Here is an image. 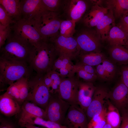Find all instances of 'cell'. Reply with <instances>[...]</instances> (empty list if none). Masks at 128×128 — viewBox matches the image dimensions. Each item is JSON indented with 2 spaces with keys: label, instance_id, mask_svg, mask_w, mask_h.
<instances>
[{
  "label": "cell",
  "instance_id": "obj_44",
  "mask_svg": "<svg viewBox=\"0 0 128 128\" xmlns=\"http://www.w3.org/2000/svg\"><path fill=\"white\" fill-rule=\"evenodd\" d=\"M26 128H44L43 127H40L36 126L35 125L30 124H25L23 127Z\"/></svg>",
  "mask_w": 128,
  "mask_h": 128
},
{
  "label": "cell",
  "instance_id": "obj_36",
  "mask_svg": "<svg viewBox=\"0 0 128 128\" xmlns=\"http://www.w3.org/2000/svg\"><path fill=\"white\" fill-rule=\"evenodd\" d=\"M44 6L48 11L58 12L61 0H42Z\"/></svg>",
  "mask_w": 128,
  "mask_h": 128
},
{
  "label": "cell",
  "instance_id": "obj_13",
  "mask_svg": "<svg viewBox=\"0 0 128 128\" xmlns=\"http://www.w3.org/2000/svg\"><path fill=\"white\" fill-rule=\"evenodd\" d=\"M88 121L85 113L77 104L71 105L63 125L69 128H87Z\"/></svg>",
  "mask_w": 128,
  "mask_h": 128
},
{
  "label": "cell",
  "instance_id": "obj_29",
  "mask_svg": "<svg viewBox=\"0 0 128 128\" xmlns=\"http://www.w3.org/2000/svg\"><path fill=\"white\" fill-rule=\"evenodd\" d=\"M105 106L99 113L94 115L88 122L87 128H103L106 123Z\"/></svg>",
  "mask_w": 128,
  "mask_h": 128
},
{
  "label": "cell",
  "instance_id": "obj_32",
  "mask_svg": "<svg viewBox=\"0 0 128 128\" xmlns=\"http://www.w3.org/2000/svg\"><path fill=\"white\" fill-rule=\"evenodd\" d=\"M105 73L107 80H110L114 77L116 72L115 65L111 61L106 58L102 62Z\"/></svg>",
  "mask_w": 128,
  "mask_h": 128
},
{
  "label": "cell",
  "instance_id": "obj_18",
  "mask_svg": "<svg viewBox=\"0 0 128 128\" xmlns=\"http://www.w3.org/2000/svg\"><path fill=\"white\" fill-rule=\"evenodd\" d=\"M21 106L16 100L4 93L0 96V111L7 117H11L19 114Z\"/></svg>",
  "mask_w": 128,
  "mask_h": 128
},
{
  "label": "cell",
  "instance_id": "obj_24",
  "mask_svg": "<svg viewBox=\"0 0 128 128\" xmlns=\"http://www.w3.org/2000/svg\"><path fill=\"white\" fill-rule=\"evenodd\" d=\"M19 0H0V4L8 15L16 22L22 18Z\"/></svg>",
  "mask_w": 128,
  "mask_h": 128
},
{
  "label": "cell",
  "instance_id": "obj_38",
  "mask_svg": "<svg viewBox=\"0 0 128 128\" xmlns=\"http://www.w3.org/2000/svg\"><path fill=\"white\" fill-rule=\"evenodd\" d=\"M11 30V26L6 27L0 24V48L5 44Z\"/></svg>",
  "mask_w": 128,
  "mask_h": 128
},
{
  "label": "cell",
  "instance_id": "obj_4",
  "mask_svg": "<svg viewBox=\"0 0 128 128\" xmlns=\"http://www.w3.org/2000/svg\"><path fill=\"white\" fill-rule=\"evenodd\" d=\"M44 75L36 73L29 78V93L26 100L34 103L45 111L50 94L44 83Z\"/></svg>",
  "mask_w": 128,
  "mask_h": 128
},
{
  "label": "cell",
  "instance_id": "obj_15",
  "mask_svg": "<svg viewBox=\"0 0 128 128\" xmlns=\"http://www.w3.org/2000/svg\"><path fill=\"white\" fill-rule=\"evenodd\" d=\"M109 99L119 110L126 109L128 104V88L121 81L109 92Z\"/></svg>",
  "mask_w": 128,
  "mask_h": 128
},
{
  "label": "cell",
  "instance_id": "obj_26",
  "mask_svg": "<svg viewBox=\"0 0 128 128\" xmlns=\"http://www.w3.org/2000/svg\"><path fill=\"white\" fill-rule=\"evenodd\" d=\"M109 52L110 57L114 61L121 64H128V49L124 46H111Z\"/></svg>",
  "mask_w": 128,
  "mask_h": 128
},
{
  "label": "cell",
  "instance_id": "obj_20",
  "mask_svg": "<svg viewBox=\"0 0 128 128\" xmlns=\"http://www.w3.org/2000/svg\"><path fill=\"white\" fill-rule=\"evenodd\" d=\"M19 119L29 115H33L46 120L45 111L39 106L30 101L25 100L21 105Z\"/></svg>",
  "mask_w": 128,
  "mask_h": 128
},
{
  "label": "cell",
  "instance_id": "obj_23",
  "mask_svg": "<svg viewBox=\"0 0 128 128\" xmlns=\"http://www.w3.org/2000/svg\"><path fill=\"white\" fill-rule=\"evenodd\" d=\"M77 58L79 60L77 62L92 66L101 63L106 59L104 54L100 52L94 51L80 53Z\"/></svg>",
  "mask_w": 128,
  "mask_h": 128
},
{
  "label": "cell",
  "instance_id": "obj_33",
  "mask_svg": "<svg viewBox=\"0 0 128 128\" xmlns=\"http://www.w3.org/2000/svg\"><path fill=\"white\" fill-rule=\"evenodd\" d=\"M16 22L8 15L4 7L0 5V24L5 27H8Z\"/></svg>",
  "mask_w": 128,
  "mask_h": 128
},
{
  "label": "cell",
  "instance_id": "obj_34",
  "mask_svg": "<svg viewBox=\"0 0 128 128\" xmlns=\"http://www.w3.org/2000/svg\"><path fill=\"white\" fill-rule=\"evenodd\" d=\"M4 93L16 100L19 104V89L16 82L9 85L7 88L6 91Z\"/></svg>",
  "mask_w": 128,
  "mask_h": 128
},
{
  "label": "cell",
  "instance_id": "obj_37",
  "mask_svg": "<svg viewBox=\"0 0 128 128\" xmlns=\"http://www.w3.org/2000/svg\"><path fill=\"white\" fill-rule=\"evenodd\" d=\"M77 73L78 78L82 79L84 82L92 83L96 79L97 76L89 73L83 70L78 69L73 72L74 75Z\"/></svg>",
  "mask_w": 128,
  "mask_h": 128
},
{
  "label": "cell",
  "instance_id": "obj_1",
  "mask_svg": "<svg viewBox=\"0 0 128 128\" xmlns=\"http://www.w3.org/2000/svg\"><path fill=\"white\" fill-rule=\"evenodd\" d=\"M34 47L21 36L11 32L5 44L0 48V58L29 65Z\"/></svg>",
  "mask_w": 128,
  "mask_h": 128
},
{
  "label": "cell",
  "instance_id": "obj_48",
  "mask_svg": "<svg viewBox=\"0 0 128 128\" xmlns=\"http://www.w3.org/2000/svg\"><path fill=\"white\" fill-rule=\"evenodd\" d=\"M127 108H128V110H128V105H127Z\"/></svg>",
  "mask_w": 128,
  "mask_h": 128
},
{
  "label": "cell",
  "instance_id": "obj_31",
  "mask_svg": "<svg viewBox=\"0 0 128 128\" xmlns=\"http://www.w3.org/2000/svg\"><path fill=\"white\" fill-rule=\"evenodd\" d=\"M71 61L67 57L59 55L55 61L51 70L55 71L61 68H64L72 71L74 65Z\"/></svg>",
  "mask_w": 128,
  "mask_h": 128
},
{
  "label": "cell",
  "instance_id": "obj_35",
  "mask_svg": "<svg viewBox=\"0 0 128 128\" xmlns=\"http://www.w3.org/2000/svg\"><path fill=\"white\" fill-rule=\"evenodd\" d=\"M78 69L83 70L89 73L97 76L96 69L93 66L77 62L73 66L71 73V77L74 76V72L75 71Z\"/></svg>",
  "mask_w": 128,
  "mask_h": 128
},
{
  "label": "cell",
  "instance_id": "obj_3",
  "mask_svg": "<svg viewBox=\"0 0 128 128\" xmlns=\"http://www.w3.org/2000/svg\"><path fill=\"white\" fill-rule=\"evenodd\" d=\"M33 71L29 64L0 58V87L9 86L23 78H30Z\"/></svg>",
  "mask_w": 128,
  "mask_h": 128
},
{
  "label": "cell",
  "instance_id": "obj_43",
  "mask_svg": "<svg viewBox=\"0 0 128 128\" xmlns=\"http://www.w3.org/2000/svg\"><path fill=\"white\" fill-rule=\"evenodd\" d=\"M96 71L97 77L104 80H107L104 66L101 63L96 66Z\"/></svg>",
  "mask_w": 128,
  "mask_h": 128
},
{
  "label": "cell",
  "instance_id": "obj_9",
  "mask_svg": "<svg viewBox=\"0 0 128 128\" xmlns=\"http://www.w3.org/2000/svg\"><path fill=\"white\" fill-rule=\"evenodd\" d=\"M75 38L80 53L100 52L101 39L96 30L90 28L82 30Z\"/></svg>",
  "mask_w": 128,
  "mask_h": 128
},
{
  "label": "cell",
  "instance_id": "obj_2",
  "mask_svg": "<svg viewBox=\"0 0 128 128\" xmlns=\"http://www.w3.org/2000/svg\"><path fill=\"white\" fill-rule=\"evenodd\" d=\"M58 56L53 43L49 40L44 41L37 46L34 47L29 65L36 74L44 75L51 70Z\"/></svg>",
  "mask_w": 128,
  "mask_h": 128
},
{
  "label": "cell",
  "instance_id": "obj_22",
  "mask_svg": "<svg viewBox=\"0 0 128 128\" xmlns=\"http://www.w3.org/2000/svg\"><path fill=\"white\" fill-rule=\"evenodd\" d=\"M106 106V123L110 125L112 128H119L121 122V117L119 110L109 99L107 101Z\"/></svg>",
  "mask_w": 128,
  "mask_h": 128
},
{
  "label": "cell",
  "instance_id": "obj_25",
  "mask_svg": "<svg viewBox=\"0 0 128 128\" xmlns=\"http://www.w3.org/2000/svg\"><path fill=\"white\" fill-rule=\"evenodd\" d=\"M43 80L50 94L57 93L61 78L57 72L51 70L44 75Z\"/></svg>",
  "mask_w": 128,
  "mask_h": 128
},
{
  "label": "cell",
  "instance_id": "obj_39",
  "mask_svg": "<svg viewBox=\"0 0 128 128\" xmlns=\"http://www.w3.org/2000/svg\"><path fill=\"white\" fill-rule=\"evenodd\" d=\"M117 26L128 35V14H124L120 18Z\"/></svg>",
  "mask_w": 128,
  "mask_h": 128
},
{
  "label": "cell",
  "instance_id": "obj_28",
  "mask_svg": "<svg viewBox=\"0 0 128 128\" xmlns=\"http://www.w3.org/2000/svg\"><path fill=\"white\" fill-rule=\"evenodd\" d=\"M76 23L70 19L62 20L59 31V34L65 37H73L75 32Z\"/></svg>",
  "mask_w": 128,
  "mask_h": 128
},
{
  "label": "cell",
  "instance_id": "obj_41",
  "mask_svg": "<svg viewBox=\"0 0 128 128\" xmlns=\"http://www.w3.org/2000/svg\"><path fill=\"white\" fill-rule=\"evenodd\" d=\"M123 66L121 71V81L128 88V65Z\"/></svg>",
  "mask_w": 128,
  "mask_h": 128
},
{
  "label": "cell",
  "instance_id": "obj_6",
  "mask_svg": "<svg viewBox=\"0 0 128 128\" xmlns=\"http://www.w3.org/2000/svg\"><path fill=\"white\" fill-rule=\"evenodd\" d=\"M70 105L61 99L57 93L50 94L45 110L46 120L62 125Z\"/></svg>",
  "mask_w": 128,
  "mask_h": 128
},
{
  "label": "cell",
  "instance_id": "obj_30",
  "mask_svg": "<svg viewBox=\"0 0 128 128\" xmlns=\"http://www.w3.org/2000/svg\"><path fill=\"white\" fill-rule=\"evenodd\" d=\"M29 78H23L16 81L19 89V104L20 105L26 100L28 95V80Z\"/></svg>",
  "mask_w": 128,
  "mask_h": 128
},
{
  "label": "cell",
  "instance_id": "obj_40",
  "mask_svg": "<svg viewBox=\"0 0 128 128\" xmlns=\"http://www.w3.org/2000/svg\"><path fill=\"white\" fill-rule=\"evenodd\" d=\"M121 112V122L119 128H128V110L124 109Z\"/></svg>",
  "mask_w": 128,
  "mask_h": 128
},
{
  "label": "cell",
  "instance_id": "obj_11",
  "mask_svg": "<svg viewBox=\"0 0 128 128\" xmlns=\"http://www.w3.org/2000/svg\"><path fill=\"white\" fill-rule=\"evenodd\" d=\"M61 78L57 93L59 96L71 105L77 104L79 79L74 76Z\"/></svg>",
  "mask_w": 128,
  "mask_h": 128
},
{
  "label": "cell",
  "instance_id": "obj_14",
  "mask_svg": "<svg viewBox=\"0 0 128 128\" xmlns=\"http://www.w3.org/2000/svg\"><path fill=\"white\" fill-rule=\"evenodd\" d=\"M96 88L92 82L79 80L77 104L85 113L91 102Z\"/></svg>",
  "mask_w": 128,
  "mask_h": 128
},
{
  "label": "cell",
  "instance_id": "obj_47",
  "mask_svg": "<svg viewBox=\"0 0 128 128\" xmlns=\"http://www.w3.org/2000/svg\"><path fill=\"white\" fill-rule=\"evenodd\" d=\"M125 14H128V11Z\"/></svg>",
  "mask_w": 128,
  "mask_h": 128
},
{
  "label": "cell",
  "instance_id": "obj_5",
  "mask_svg": "<svg viewBox=\"0 0 128 128\" xmlns=\"http://www.w3.org/2000/svg\"><path fill=\"white\" fill-rule=\"evenodd\" d=\"M58 12L46 11L42 14L35 27L44 41L58 34L61 21Z\"/></svg>",
  "mask_w": 128,
  "mask_h": 128
},
{
  "label": "cell",
  "instance_id": "obj_10",
  "mask_svg": "<svg viewBox=\"0 0 128 128\" xmlns=\"http://www.w3.org/2000/svg\"><path fill=\"white\" fill-rule=\"evenodd\" d=\"M20 6L21 18L28 21L35 26L43 13L46 11L42 0H21Z\"/></svg>",
  "mask_w": 128,
  "mask_h": 128
},
{
  "label": "cell",
  "instance_id": "obj_21",
  "mask_svg": "<svg viewBox=\"0 0 128 128\" xmlns=\"http://www.w3.org/2000/svg\"><path fill=\"white\" fill-rule=\"evenodd\" d=\"M105 41L111 46H125L128 41V35L117 26H113L110 29Z\"/></svg>",
  "mask_w": 128,
  "mask_h": 128
},
{
  "label": "cell",
  "instance_id": "obj_7",
  "mask_svg": "<svg viewBox=\"0 0 128 128\" xmlns=\"http://www.w3.org/2000/svg\"><path fill=\"white\" fill-rule=\"evenodd\" d=\"M53 44L59 56L63 55L72 60L76 59L80 50L75 37H65L58 34L49 40Z\"/></svg>",
  "mask_w": 128,
  "mask_h": 128
},
{
  "label": "cell",
  "instance_id": "obj_12",
  "mask_svg": "<svg viewBox=\"0 0 128 128\" xmlns=\"http://www.w3.org/2000/svg\"><path fill=\"white\" fill-rule=\"evenodd\" d=\"M110 92L105 87H96L91 102L86 112L88 122L95 115L101 113L105 106Z\"/></svg>",
  "mask_w": 128,
  "mask_h": 128
},
{
  "label": "cell",
  "instance_id": "obj_42",
  "mask_svg": "<svg viewBox=\"0 0 128 128\" xmlns=\"http://www.w3.org/2000/svg\"><path fill=\"white\" fill-rule=\"evenodd\" d=\"M0 128H18L17 126L12 121L0 118Z\"/></svg>",
  "mask_w": 128,
  "mask_h": 128
},
{
  "label": "cell",
  "instance_id": "obj_27",
  "mask_svg": "<svg viewBox=\"0 0 128 128\" xmlns=\"http://www.w3.org/2000/svg\"><path fill=\"white\" fill-rule=\"evenodd\" d=\"M107 7L112 10L115 18H120L128 11V0L105 1Z\"/></svg>",
  "mask_w": 128,
  "mask_h": 128
},
{
  "label": "cell",
  "instance_id": "obj_19",
  "mask_svg": "<svg viewBox=\"0 0 128 128\" xmlns=\"http://www.w3.org/2000/svg\"><path fill=\"white\" fill-rule=\"evenodd\" d=\"M115 19L112 10L109 8L108 13L96 26V30L100 36L101 41H106L110 29L115 25Z\"/></svg>",
  "mask_w": 128,
  "mask_h": 128
},
{
  "label": "cell",
  "instance_id": "obj_46",
  "mask_svg": "<svg viewBox=\"0 0 128 128\" xmlns=\"http://www.w3.org/2000/svg\"><path fill=\"white\" fill-rule=\"evenodd\" d=\"M124 46L128 49V41L126 42Z\"/></svg>",
  "mask_w": 128,
  "mask_h": 128
},
{
  "label": "cell",
  "instance_id": "obj_8",
  "mask_svg": "<svg viewBox=\"0 0 128 128\" xmlns=\"http://www.w3.org/2000/svg\"><path fill=\"white\" fill-rule=\"evenodd\" d=\"M12 30L24 38L34 47L44 41L35 25L21 18L11 26Z\"/></svg>",
  "mask_w": 128,
  "mask_h": 128
},
{
  "label": "cell",
  "instance_id": "obj_17",
  "mask_svg": "<svg viewBox=\"0 0 128 128\" xmlns=\"http://www.w3.org/2000/svg\"><path fill=\"white\" fill-rule=\"evenodd\" d=\"M87 8V4L84 1L71 0L68 1L65 9L69 19L76 23L81 18Z\"/></svg>",
  "mask_w": 128,
  "mask_h": 128
},
{
  "label": "cell",
  "instance_id": "obj_45",
  "mask_svg": "<svg viewBox=\"0 0 128 128\" xmlns=\"http://www.w3.org/2000/svg\"><path fill=\"white\" fill-rule=\"evenodd\" d=\"M103 128H112L111 126L107 123H106Z\"/></svg>",
  "mask_w": 128,
  "mask_h": 128
},
{
  "label": "cell",
  "instance_id": "obj_16",
  "mask_svg": "<svg viewBox=\"0 0 128 128\" xmlns=\"http://www.w3.org/2000/svg\"><path fill=\"white\" fill-rule=\"evenodd\" d=\"M109 10V8L107 7H105L100 5L94 4L83 18L84 25L88 28L96 27Z\"/></svg>",
  "mask_w": 128,
  "mask_h": 128
}]
</instances>
